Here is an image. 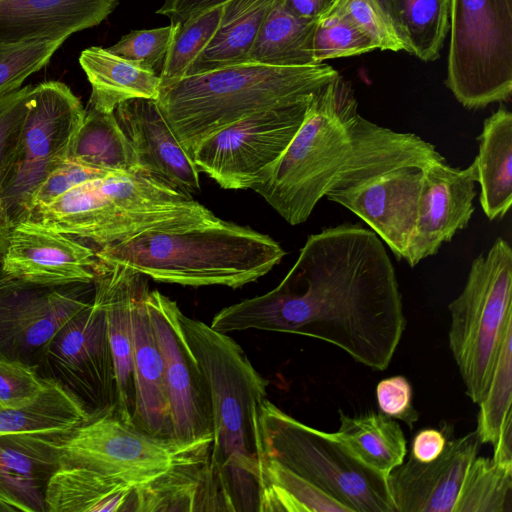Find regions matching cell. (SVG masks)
Wrapping results in <instances>:
<instances>
[{"mask_svg":"<svg viewBox=\"0 0 512 512\" xmlns=\"http://www.w3.org/2000/svg\"><path fill=\"white\" fill-rule=\"evenodd\" d=\"M211 328L303 335L385 370L406 326L394 266L382 240L359 224L311 234L283 280L269 292L221 309Z\"/></svg>","mask_w":512,"mask_h":512,"instance_id":"obj_1","label":"cell"},{"mask_svg":"<svg viewBox=\"0 0 512 512\" xmlns=\"http://www.w3.org/2000/svg\"><path fill=\"white\" fill-rule=\"evenodd\" d=\"M36 370L74 395L90 414L116 408V375L106 316L95 295L55 333Z\"/></svg>","mask_w":512,"mask_h":512,"instance_id":"obj_13","label":"cell"},{"mask_svg":"<svg viewBox=\"0 0 512 512\" xmlns=\"http://www.w3.org/2000/svg\"><path fill=\"white\" fill-rule=\"evenodd\" d=\"M338 74L324 63L279 67L244 62L161 81L156 102L191 157L208 135L257 111L308 98Z\"/></svg>","mask_w":512,"mask_h":512,"instance_id":"obj_4","label":"cell"},{"mask_svg":"<svg viewBox=\"0 0 512 512\" xmlns=\"http://www.w3.org/2000/svg\"><path fill=\"white\" fill-rule=\"evenodd\" d=\"M65 431L0 435V490L23 512H46V488L61 467L59 446Z\"/></svg>","mask_w":512,"mask_h":512,"instance_id":"obj_23","label":"cell"},{"mask_svg":"<svg viewBox=\"0 0 512 512\" xmlns=\"http://www.w3.org/2000/svg\"><path fill=\"white\" fill-rule=\"evenodd\" d=\"M65 38L0 43V94L22 87L24 81L48 64Z\"/></svg>","mask_w":512,"mask_h":512,"instance_id":"obj_40","label":"cell"},{"mask_svg":"<svg viewBox=\"0 0 512 512\" xmlns=\"http://www.w3.org/2000/svg\"><path fill=\"white\" fill-rule=\"evenodd\" d=\"M313 95L257 111L208 135L191 154L196 168L223 189H251L291 142Z\"/></svg>","mask_w":512,"mask_h":512,"instance_id":"obj_12","label":"cell"},{"mask_svg":"<svg viewBox=\"0 0 512 512\" xmlns=\"http://www.w3.org/2000/svg\"><path fill=\"white\" fill-rule=\"evenodd\" d=\"M512 467L476 456L464 476L454 512H511Z\"/></svg>","mask_w":512,"mask_h":512,"instance_id":"obj_37","label":"cell"},{"mask_svg":"<svg viewBox=\"0 0 512 512\" xmlns=\"http://www.w3.org/2000/svg\"><path fill=\"white\" fill-rule=\"evenodd\" d=\"M96 251L32 220L0 238V272L46 287L93 283Z\"/></svg>","mask_w":512,"mask_h":512,"instance_id":"obj_17","label":"cell"},{"mask_svg":"<svg viewBox=\"0 0 512 512\" xmlns=\"http://www.w3.org/2000/svg\"><path fill=\"white\" fill-rule=\"evenodd\" d=\"M287 8L294 14L312 20L327 15L338 0H284Z\"/></svg>","mask_w":512,"mask_h":512,"instance_id":"obj_49","label":"cell"},{"mask_svg":"<svg viewBox=\"0 0 512 512\" xmlns=\"http://www.w3.org/2000/svg\"><path fill=\"white\" fill-rule=\"evenodd\" d=\"M492 459L498 464L512 467V421L504 427L493 444Z\"/></svg>","mask_w":512,"mask_h":512,"instance_id":"obj_50","label":"cell"},{"mask_svg":"<svg viewBox=\"0 0 512 512\" xmlns=\"http://www.w3.org/2000/svg\"><path fill=\"white\" fill-rule=\"evenodd\" d=\"M224 5L207 10L184 23L176 30L166 55L161 81H169L188 74L193 63L217 31Z\"/></svg>","mask_w":512,"mask_h":512,"instance_id":"obj_38","label":"cell"},{"mask_svg":"<svg viewBox=\"0 0 512 512\" xmlns=\"http://www.w3.org/2000/svg\"><path fill=\"white\" fill-rule=\"evenodd\" d=\"M318 20L300 17L274 0L249 52L248 62L279 67L317 65L313 38Z\"/></svg>","mask_w":512,"mask_h":512,"instance_id":"obj_29","label":"cell"},{"mask_svg":"<svg viewBox=\"0 0 512 512\" xmlns=\"http://www.w3.org/2000/svg\"><path fill=\"white\" fill-rule=\"evenodd\" d=\"M480 444L474 431L447 438L443 452L431 462L409 456L387 477L396 512H454L464 476Z\"/></svg>","mask_w":512,"mask_h":512,"instance_id":"obj_19","label":"cell"},{"mask_svg":"<svg viewBox=\"0 0 512 512\" xmlns=\"http://www.w3.org/2000/svg\"><path fill=\"white\" fill-rule=\"evenodd\" d=\"M22 511V507L8 494L0 490V512Z\"/></svg>","mask_w":512,"mask_h":512,"instance_id":"obj_51","label":"cell"},{"mask_svg":"<svg viewBox=\"0 0 512 512\" xmlns=\"http://www.w3.org/2000/svg\"><path fill=\"white\" fill-rule=\"evenodd\" d=\"M217 218L190 194L150 176L109 172L36 207L29 220L102 248L147 231L180 230Z\"/></svg>","mask_w":512,"mask_h":512,"instance_id":"obj_5","label":"cell"},{"mask_svg":"<svg viewBox=\"0 0 512 512\" xmlns=\"http://www.w3.org/2000/svg\"><path fill=\"white\" fill-rule=\"evenodd\" d=\"M69 159L106 172L142 174L134 150L114 112L86 110Z\"/></svg>","mask_w":512,"mask_h":512,"instance_id":"obj_33","label":"cell"},{"mask_svg":"<svg viewBox=\"0 0 512 512\" xmlns=\"http://www.w3.org/2000/svg\"><path fill=\"white\" fill-rule=\"evenodd\" d=\"M261 434L265 457L305 478L352 512H396L387 478L354 459L333 433L303 424L266 399Z\"/></svg>","mask_w":512,"mask_h":512,"instance_id":"obj_9","label":"cell"},{"mask_svg":"<svg viewBox=\"0 0 512 512\" xmlns=\"http://www.w3.org/2000/svg\"><path fill=\"white\" fill-rule=\"evenodd\" d=\"M446 85L467 109L512 93V0H450Z\"/></svg>","mask_w":512,"mask_h":512,"instance_id":"obj_11","label":"cell"},{"mask_svg":"<svg viewBox=\"0 0 512 512\" xmlns=\"http://www.w3.org/2000/svg\"><path fill=\"white\" fill-rule=\"evenodd\" d=\"M333 435L354 459L386 478L407 453L401 427L383 413L350 417L340 411V427Z\"/></svg>","mask_w":512,"mask_h":512,"instance_id":"obj_30","label":"cell"},{"mask_svg":"<svg viewBox=\"0 0 512 512\" xmlns=\"http://www.w3.org/2000/svg\"><path fill=\"white\" fill-rule=\"evenodd\" d=\"M259 512H352L274 459L265 457Z\"/></svg>","mask_w":512,"mask_h":512,"instance_id":"obj_35","label":"cell"},{"mask_svg":"<svg viewBox=\"0 0 512 512\" xmlns=\"http://www.w3.org/2000/svg\"><path fill=\"white\" fill-rule=\"evenodd\" d=\"M79 64L91 86L88 108L111 113L122 102L136 98L157 99L161 78L107 48L84 49Z\"/></svg>","mask_w":512,"mask_h":512,"instance_id":"obj_26","label":"cell"},{"mask_svg":"<svg viewBox=\"0 0 512 512\" xmlns=\"http://www.w3.org/2000/svg\"><path fill=\"white\" fill-rule=\"evenodd\" d=\"M425 168L419 165L391 168L331 188L324 197L360 217L397 259H404L416 224Z\"/></svg>","mask_w":512,"mask_h":512,"instance_id":"obj_16","label":"cell"},{"mask_svg":"<svg viewBox=\"0 0 512 512\" xmlns=\"http://www.w3.org/2000/svg\"><path fill=\"white\" fill-rule=\"evenodd\" d=\"M183 338L207 384L209 467L224 511L259 512L265 459L261 411L268 381L227 333L178 312Z\"/></svg>","mask_w":512,"mask_h":512,"instance_id":"obj_2","label":"cell"},{"mask_svg":"<svg viewBox=\"0 0 512 512\" xmlns=\"http://www.w3.org/2000/svg\"><path fill=\"white\" fill-rule=\"evenodd\" d=\"M114 114L142 174L190 195L200 189L199 171L155 99L127 100L115 108Z\"/></svg>","mask_w":512,"mask_h":512,"instance_id":"obj_20","label":"cell"},{"mask_svg":"<svg viewBox=\"0 0 512 512\" xmlns=\"http://www.w3.org/2000/svg\"><path fill=\"white\" fill-rule=\"evenodd\" d=\"M402 50L423 61L439 57L449 24L450 0H374Z\"/></svg>","mask_w":512,"mask_h":512,"instance_id":"obj_31","label":"cell"},{"mask_svg":"<svg viewBox=\"0 0 512 512\" xmlns=\"http://www.w3.org/2000/svg\"><path fill=\"white\" fill-rule=\"evenodd\" d=\"M132 489L118 479L90 469L60 467L46 488V512L127 511Z\"/></svg>","mask_w":512,"mask_h":512,"instance_id":"obj_28","label":"cell"},{"mask_svg":"<svg viewBox=\"0 0 512 512\" xmlns=\"http://www.w3.org/2000/svg\"><path fill=\"white\" fill-rule=\"evenodd\" d=\"M93 295V283L46 287L0 272V359L36 368L55 333Z\"/></svg>","mask_w":512,"mask_h":512,"instance_id":"obj_14","label":"cell"},{"mask_svg":"<svg viewBox=\"0 0 512 512\" xmlns=\"http://www.w3.org/2000/svg\"><path fill=\"white\" fill-rule=\"evenodd\" d=\"M375 49L377 48L374 43L336 5L317 21L313 38V56L316 64Z\"/></svg>","mask_w":512,"mask_h":512,"instance_id":"obj_39","label":"cell"},{"mask_svg":"<svg viewBox=\"0 0 512 512\" xmlns=\"http://www.w3.org/2000/svg\"><path fill=\"white\" fill-rule=\"evenodd\" d=\"M86 109L64 83L32 86L23 120L0 162V238L29 220L36 194L69 159Z\"/></svg>","mask_w":512,"mask_h":512,"instance_id":"obj_7","label":"cell"},{"mask_svg":"<svg viewBox=\"0 0 512 512\" xmlns=\"http://www.w3.org/2000/svg\"><path fill=\"white\" fill-rule=\"evenodd\" d=\"M90 415L74 395L48 380L33 401L19 407L0 406V435L68 430Z\"/></svg>","mask_w":512,"mask_h":512,"instance_id":"obj_34","label":"cell"},{"mask_svg":"<svg viewBox=\"0 0 512 512\" xmlns=\"http://www.w3.org/2000/svg\"><path fill=\"white\" fill-rule=\"evenodd\" d=\"M47 383L35 367L0 359V406H23L37 398Z\"/></svg>","mask_w":512,"mask_h":512,"instance_id":"obj_42","label":"cell"},{"mask_svg":"<svg viewBox=\"0 0 512 512\" xmlns=\"http://www.w3.org/2000/svg\"><path fill=\"white\" fill-rule=\"evenodd\" d=\"M447 438L448 431L434 428L422 429L412 441L410 456L419 462H431L443 452Z\"/></svg>","mask_w":512,"mask_h":512,"instance_id":"obj_48","label":"cell"},{"mask_svg":"<svg viewBox=\"0 0 512 512\" xmlns=\"http://www.w3.org/2000/svg\"><path fill=\"white\" fill-rule=\"evenodd\" d=\"M147 278H142L132 308L136 394L134 426L152 435L173 438L163 357L146 305L150 290Z\"/></svg>","mask_w":512,"mask_h":512,"instance_id":"obj_24","label":"cell"},{"mask_svg":"<svg viewBox=\"0 0 512 512\" xmlns=\"http://www.w3.org/2000/svg\"><path fill=\"white\" fill-rule=\"evenodd\" d=\"M177 25L135 30L107 48L111 53L160 75Z\"/></svg>","mask_w":512,"mask_h":512,"instance_id":"obj_41","label":"cell"},{"mask_svg":"<svg viewBox=\"0 0 512 512\" xmlns=\"http://www.w3.org/2000/svg\"><path fill=\"white\" fill-rule=\"evenodd\" d=\"M336 6L377 49L402 50L394 31L374 0H338Z\"/></svg>","mask_w":512,"mask_h":512,"instance_id":"obj_43","label":"cell"},{"mask_svg":"<svg viewBox=\"0 0 512 512\" xmlns=\"http://www.w3.org/2000/svg\"><path fill=\"white\" fill-rule=\"evenodd\" d=\"M476 182L474 161L465 169L451 167L445 160L424 169L416 224L404 256L411 267L436 254L468 226L475 210Z\"/></svg>","mask_w":512,"mask_h":512,"instance_id":"obj_18","label":"cell"},{"mask_svg":"<svg viewBox=\"0 0 512 512\" xmlns=\"http://www.w3.org/2000/svg\"><path fill=\"white\" fill-rule=\"evenodd\" d=\"M94 272V295L105 312L115 367V410L125 422L134 425L136 394L132 308L137 288L145 275L125 265L98 260Z\"/></svg>","mask_w":512,"mask_h":512,"instance_id":"obj_21","label":"cell"},{"mask_svg":"<svg viewBox=\"0 0 512 512\" xmlns=\"http://www.w3.org/2000/svg\"><path fill=\"white\" fill-rule=\"evenodd\" d=\"M31 88L26 85L0 94V162L7 143L24 118Z\"/></svg>","mask_w":512,"mask_h":512,"instance_id":"obj_46","label":"cell"},{"mask_svg":"<svg viewBox=\"0 0 512 512\" xmlns=\"http://www.w3.org/2000/svg\"><path fill=\"white\" fill-rule=\"evenodd\" d=\"M449 348L478 404L488 386L501 339L512 321V250L499 237L472 262L462 292L449 305Z\"/></svg>","mask_w":512,"mask_h":512,"instance_id":"obj_8","label":"cell"},{"mask_svg":"<svg viewBox=\"0 0 512 512\" xmlns=\"http://www.w3.org/2000/svg\"><path fill=\"white\" fill-rule=\"evenodd\" d=\"M127 511H224L209 459L174 467L134 487Z\"/></svg>","mask_w":512,"mask_h":512,"instance_id":"obj_25","label":"cell"},{"mask_svg":"<svg viewBox=\"0 0 512 512\" xmlns=\"http://www.w3.org/2000/svg\"><path fill=\"white\" fill-rule=\"evenodd\" d=\"M273 2L274 0L226 2L217 31L187 75L248 62L249 52Z\"/></svg>","mask_w":512,"mask_h":512,"instance_id":"obj_32","label":"cell"},{"mask_svg":"<svg viewBox=\"0 0 512 512\" xmlns=\"http://www.w3.org/2000/svg\"><path fill=\"white\" fill-rule=\"evenodd\" d=\"M107 173L109 172L91 168L68 159L42 184L35 197L34 209L49 204L72 188L89 180L102 177Z\"/></svg>","mask_w":512,"mask_h":512,"instance_id":"obj_45","label":"cell"},{"mask_svg":"<svg viewBox=\"0 0 512 512\" xmlns=\"http://www.w3.org/2000/svg\"><path fill=\"white\" fill-rule=\"evenodd\" d=\"M474 159L480 204L488 219L502 218L512 203V114L504 106L485 119Z\"/></svg>","mask_w":512,"mask_h":512,"instance_id":"obj_27","label":"cell"},{"mask_svg":"<svg viewBox=\"0 0 512 512\" xmlns=\"http://www.w3.org/2000/svg\"><path fill=\"white\" fill-rule=\"evenodd\" d=\"M211 441L184 442L152 435L109 409L91 414L64 432L60 464L90 469L134 488L174 467L208 460Z\"/></svg>","mask_w":512,"mask_h":512,"instance_id":"obj_10","label":"cell"},{"mask_svg":"<svg viewBox=\"0 0 512 512\" xmlns=\"http://www.w3.org/2000/svg\"><path fill=\"white\" fill-rule=\"evenodd\" d=\"M377 403L381 413L402 420L410 428L419 415L412 404V387L404 376H393L381 380L376 387Z\"/></svg>","mask_w":512,"mask_h":512,"instance_id":"obj_44","label":"cell"},{"mask_svg":"<svg viewBox=\"0 0 512 512\" xmlns=\"http://www.w3.org/2000/svg\"><path fill=\"white\" fill-rule=\"evenodd\" d=\"M285 254L270 236L217 218L180 230L141 233L99 248L96 259L158 282L235 289L267 274Z\"/></svg>","mask_w":512,"mask_h":512,"instance_id":"obj_3","label":"cell"},{"mask_svg":"<svg viewBox=\"0 0 512 512\" xmlns=\"http://www.w3.org/2000/svg\"><path fill=\"white\" fill-rule=\"evenodd\" d=\"M146 305L164 362L172 437L184 442L212 439L209 392L183 338L178 322L180 308L158 290L148 291Z\"/></svg>","mask_w":512,"mask_h":512,"instance_id":"obj_15","label":"cell"},{"mask_svg":"<svg viewBox=\"0 0 512 512\" xmlns=\"http://www.w3.org/2000/svg\"><path fill=\"white\" fill-rule=\"evenodd\" d=\"M118 0H0V43L67 39L94 27Z\"/></svg>","mask_w":512,"mask_h":512,"instance_id":"obj_22","label":"cell"},{"mask_svg":"<svg viewBox=\"0 0 512 512\" xmlns=\"http://www.w3.org/2000/svg\"><path fill=\"white\" fill-rule=\"evenodd\" d=\"M228 1L230 0H164L157 14L168 17L172 24H181Z\"/></svg>","mask_w":512,"mask_h":512,"instance_id":"obj_47","label":"cell"},{"mask_svg":"<svg viewBox=\"0 0 512 512\" xmlns=\"http://www.w3.org/2000/svg\"><path fill=\"white\" fill-rule=\"evenodd\" d=\"M512 321L503 333L492 375L478 403L476 433L481 444H495L504 427L512 421Z\"/></svg>","mask_w":512,"mask_h":512,"instance_id":"obj_36","label":"cell"},{"mask_svg":"<svg viewBox=\"0 0 512 512\" xmlns=\"http://www.w3.org/2000/svg\"><path fill=\"white\" fill-rule=\"evenodd\" d=\"M358 115L350 84L339 74L317 90L278 160L251 189L287 223H304L342 168Z\"/></svg>","mask_w":512,"mask_h":512,"instance_id":"obj_6","label":"cell"}]
</instances>
